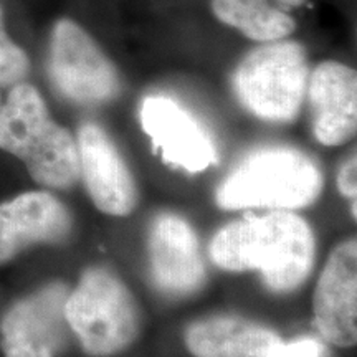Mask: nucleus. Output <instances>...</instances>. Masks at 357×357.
Instances as JSON below:
<instances>
[{"label": "nucleus", "mask_w": 357, "mask_h": 357, "mask_svg": "<svg viewBox=\"0 0 357 357\" xmlns=\"http://www.w3.org/2000/svg\"><path fill=\"white\" fill-rule=\"evenodd\" d=\"M212 261L227 271H260L276 293L301 287L314 263V235L305 218L273 212L229 223L213 236Z\"/></svg>", "instance_id": "obj_1"}, {"label": "nucleus", "mask_w": 357, "mask_h": 357, "mask_svg": "<svg viewBox=\"0 0 357 357\" xmlns=\"http://www.w3.org/2000/svg\"><path fill=\"white\" fill-rule=\"evenodd\" d=\"M0 149L19 158L42 187L68 189L79 178L77 139L52 118L30 83L13 84L0 105Z\"/></svg>", "instance_id": "obj_2"}, {"label": "nucleus", "mask_w": 357, "mask_h": 357, "mask_svg": "<svg viewBox=\"0 0 357 357\" xmlns=\"http://www.w3.org/2000/svg\"><path fill=\"white\" fill-rule=\"evenodd\" d=\"M323 190L314 160L289 147H268L250 154L222 182L217 204L225 211L250 207L301 208Z\"/></svg>", "instance_id": "obj_3"}, {"label": "nucleus", "mask_w": 357, "mask_h": 357, "mask_svg": "<svg viewBox=\"0 0 357 357\" xmlns=\"http://www.w3.org/2000/svg\"><path fill=\"white\" fill-rule=\"evenodd\" d=\"M65 316L83 349L96 357L124 351L139 333V311L131 291L101 268L88 270L68 293Z\"/></svg>", "instance_id": "obj_4"}, {"label": "nucleus", "mask_w": 357, "mask_h": 357, "mask_svg": "<svg viewBox=\"0 0 357 357\" xmlns=\"http://www.w3.org/2000/svg\"><path fill=\"white\" fill-rule=\"evenodd\" d=\"M310 65L305 48L296 42H266L240 61L234 88L240 102L258 118L289 123L305 100Z\"/></svg>", "instance_id": "obj_5"}, {"label": "nucleus", "mask_w": 357, "mask_h": 357, "mask_svg": "<svg viewBox=\"0 0 357 357\" xmlns=\"http://www.w3.org/2000/svg\"><path fill=\"white\" fill-rule=\"evenodd\" d=\"M48 75L61 96L79 105L108 102L121 89L113 61L95 38L71 19H60L53 25Z\"/></svg>", "instance_id": "obj_6"}, {"label": "nucleus", "mask_w": 357, "mask_h": 357, "mask_svg": "<svg viewBox=\"0 0 357 357\" xmlns=\"http://www.w3.org/2000/svg\"><path fill=\"white\" fill-rule=\"evenodd\" d=\"M68 288L52 283L7 311L0 326L6 357H56L68 339L65 303Z\"/></svg>", "instance_id": "obj_7"}, {"label": "nucleus", "mask_w": 357, "mask_h": 357, "mask_svg": "<svg viewBox=\"0 0 357 357\" xmlns=\"http://www.w3.org/2000/svg\"><path fill=\"white\" fill-rule=\"evenodd\" d=\"M141 126L167 164L202 172L217 164L213 142L189 111L166 96H149L141 106Z\"/></svg>", "instance_id": "obj_8"}, {"label": "nucleus", "mask_w": 357, "mask_h": 357, "mask_svg": "<svg viewBox=\"0 0 357 357\" xmlns=\"http://www.w3.org/2000/svg\"><path fill=\"white\" fill-rule=\"evenodd\" d=\"M77 144L79 177L98 211L114 217L129 215L137 204V187L108 134L96 124L84 123L78 129Z\"/></svg>", "instance_id": "obj_9"}, {"label": "nucleus", "mask_w": 357, "mask_h": 357, "mask_svg": "<svg viewBox=\"0 0 357 357\" xmlns=\"http://www.w3.org/2000/svg\"><path fill=\"white\" fill-rule=\"evenodd\" d=\"M314 319L319 333L334 346L357 341V243L346 240L333 250L316 284Z\"/></svg>", "instance_id": "obj_10"}, {"label": "nucleus", "mask_w": 357, "mask_h": 357, "mask_svg": "<svg viewBox=\"0 0 357 357\" xmlns=\"http://www.w3.org/2000/svg\"><path fill=\"white\" fill-rule=\"evenodd\" d=\"M68 208L43 190L25 192L0 204V265L40 243H60L71 234Z\"/></svg>", "instance_id": "obj_11"}, {"label": "nucleus", "mask_w": 357, "mask_h": 357, "mask_svg": "<svg viewBox=\"0 0 357 357\" xmlns=\"http://www.w3.org/2000/svg\"><path fill=\"white\" fill-rule=\"evenodd\" d=\"M151 273L160 291L184 296L202 287L205 266L197 235L184 218L160 213L149 235Z\"/></svg>", "instance_id": "obj_12"}, {"label": "nucleus", "mask_w": 357, "mask_h": 357, "mask_svg": "<svg viewBox=\"0 0 357 357\" xmlns=\"http://www.w3.org/2000/svg\"><path fill=\"white\" fill-rule=\"evenodd\" d=\"M312 131L324 146H341L356 136L357 75L339 61H324L307 79Z\"/></svg>", "instance_id": "obj_13"}, {"label": "nucleus", "mask_w": 357, "mask_h": 357, "mask_svg": "<svg viewBox=\"0 0 357 357\" xmlns=\"http://www.w3.org/2000/svg\"><path fill=\"white\" fill-rule=\"evenodd\" d=\"M185 344L195 357H275L280 336L236 316L200 319L185 331Z\"/></svg>", "instance_id": "obj_14"}, {"label": "nucleus", "mask_w": 357, "mask_h": 357, "mask_svg": "<svg viewBox=\"0 0 357 357\" xmlns=\"http://www.w3.org/2000/svg\"><path fill=\"white\" fill-rule=\"evenodd\" d=\"M307 0H212V12L218 20L238 30L255 42H276L296 30L291 17L294 8Z\"/></svg>", "instance_id": "obj_15"}, {"label": "nucleus", "mask_w": 357, "mask_h": 357, "mask_svg": "<svg viewBox=\"0 0 357 357\" xmlns=\"http://www.w3.org/2000/svg\"><path fill=\"white\" fill-rule=\"evenodd\" d=\"M30 71V60L25 50L7 33L3 12L0 7V86H13L25 82Z\"/></svg>", "instance_id": "obj_16"}, {"label": "nucleus", "mask_w": 357, "mask_h": 357, "mask_svg": "<svg viewBox=\"0 0 357 357\" xmlns=\"http://www.w3.org/2000/svg\"><path fill=\"white\" fill-rule=\"evenodd\" d=\"M326 347L316 339H300V341L281 344L275 357H324Z\"/></svg>", "instance_id": "obj_17"}, {"label": "nucleus", "mask_w": 357, "mask_h": 357, "mask_svg": "<svg viewBox=\"0 0 357 357\" xmlns=\"http://www.w3.org/2000/svg\"><path fill=\"white\" fill-rule=\"evenodd\" d=\"M356 181H357V162H356V155H352L344 166H342L337 176L339 190H341L347 199L356 200V194H357Z\"/></svg>", "instance_id": "obj_18"}]
</instances>
